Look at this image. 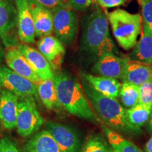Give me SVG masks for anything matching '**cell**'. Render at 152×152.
Instances as JSON below:
<instances>
[{"instance_id":"30","label":"cell","mask_w":152,"mask_h":152,"mask_svg":"<svg viewBox=\"0 0 152 152\" xmlns=\"http://www.w3.org/2000/svg\"><path fill=\"white\" fill-rule=\"evenodd\" d=\"M0 152H19L15 144L7 137L0 140Z\"/></svg>"},{"instance_id":"20","label":"cell","mask_w":152,"mask_h":152,"mask_svg":"<svg viewBox=\"0 0 152 152\" xmlns=\"http://www.w3.org/2000/svg\"><path fill=\"white\" fill-rule=\"evenodd\" d=\"M129 58L144 64H152V32L147 26L142 23L141 37Z\"/></svg>"},{"instance_id":"3","label":"cell","mask_w":152,"mask_h":152,"mask_svg":"<svg viewBox=\"0 0 152 152\" xmlns=\"http://www.w3.org/2000/svg\"><path fill=\"white\" fill-rule=\"evenodd\" d=\"M82 87L87 99L97 113L98 118L109 128L126 134L140 132V129L134 128L127 121L125 109L116 98L100 94L85 80L83 82Z\"/></svg>"},{"instance_id":"15","label":"cell","mask_w":152,"mask_h":152,"mask_svg":"<svg viewBox=\"0 0 152 152\" xmlns=\"http://www.w3.org/2000/svg\"><path fill=\"white\" fill-rule=\"evenodd\" d=\"M125 61V57H119L113 52H107L99 57L92 70L100 76L121 79Z\"/></svg>"},{"instance_id":"25","label":"cell","mask_w":152,"mask_h":152,"mask_svg":"<svg viewBox=\"0 0 152 152\" xmlns=\"http://www.w3.org/2000/svg\"><path fill=\"white\" fill-rule=\"evenodd\" d=\"M81 152H113L109 142L99 134H91L82 148Z\"/></svg>"},{"instance_id":"5","label":"cell","mask_w":152,"mask_h":152,"mask_svg":"<svg viewBox=\"0 0 152 152\" xmlns=\"http://www.w3.org/2000/svg\"><path fill=\"white\" fill-rule=\"evenodd\" d=\"M44 119L38 112L34 97L19 98L16 128L23 137L37 132L43 125Z\"/></svg>"},{"instance_id":"9","label":"cell","mask_w":152,"mask_h":152,"mask_svg":"<svg viewBox=\"0 0 152 152\" xmlns=\"http://www.w3.org/2000/svg\"><path fill=\"white\" fill-rule=\"evenodd\" d=\"M46 128L54 137L61 152H81L80 138L77 132L71 126L48 121Z\"/></svg>"},{"instance_id":"23","label":"cell","mask_w":152,"mask_h":152,"mask_svg":"<svg viewBox=\"0 0 152 152\" xmlns=\"http://www.w3.org/2000/svg\"><path fill=\"white\" fill-rule=\"evenodd\" d=\"M151 109L138 104L134 107L125 109V118L130 125L140 129L149 122Z\"/></svg>"},{"instance_id":"27","label":"cell","mask_w":152,"mask_h":152,"mask_svg":"<svg viewBox=\"0 0 152 152\" xmlns=\"http://www.w3.org/2000/svg\"><path fill=\"white\" fill-rule=\"evenodd\" d=\"M141 7L143 24L152 32V0H137Z\"/></svg>"},{"instance_id":"16","label":"cell","mask_w":152,"mask_h":152,"mask_svg":"<svg viewBox=\"0 0 152 152\" xmlns=\"http://www.w3.org/2000/svg\"><path fill=\"white\" fill-rule=\"evenodd\" d=\"M18 100L16 95L0 88V121L6 130L16 128Z\"/></svg>"},{"instance_id":"26","label":"cell","mask_w":152,"mask_h":152,"mask_svg":"<svg viewBox=\"0 0 152 152\" xmlns=\"http://www.w3.org/2000/svg\"><path fill=\"white\" fill-rule=\"evenodd\" d=\"M139 104L151 109L152 106V78L139 86Z\"/></svg>"},{"instance_id":"32","label":"cell","mask_w":152,"mask_h":152,"mask_svg":"<svg viewBox=\"0 0 152 152\" xmlns=\"http://www.w3.org/2000/svg\"><path fill=\"white\" fill-rule=\"evenodd\" d=\"M145 152H152V136L146 144Z\"/></svg>"},{"instance_id":"10","label":"cell","mask_w":152,"mask_h":152,"mask_svg":"<svg viewBox=\"0 0 152 152\" xmlns=\"http://www.w3.org/2000/svg\"><path fill=\"white\" fill-rule=\"evenodd\" d=\"M17 11V35L23 44L30 45L35 42L33 19L28 0H14Z\"/></svg>"},{"instance_id":"2","label":"cell","mask_w":152,"mask_h":152,"mask_svg":"<svg viewBox=\"0 0 152 152\" xmlns=\"http://www.w3.org/2000/svg\"><path fill=\"white\" fill-rule=\"evenodd\" d=\"M54 81L58 102L68 113L90 122H99L77 79L67 72L61 71L55 74Z\"/></svg>"},{"instance_id":"35","label":"cell","mask_w":152,"mask_h":152,"mask_svg":"<svg viewBox=\"0 0 152 152\" xmlns=\"http://www.w3.org/2000/svg\"><path fill=\"white\" fill-rule=\"evenodd\" d=\"M2 129H3L2 125H1V121H0V135H1V134H2Z\"/></svg>"},{"instance_id":"19","label":"cell","mask_w":152,"mask_h":152,"mask_svg":"<svg viewBox=\"0 0 152 152\" xmlns=\"http://www.w3.org/2000/svg\"><path fill=\"white\" fill-rule=\"evenodd\" d=\"M22 152H61L51 133L47 130L36 133L24 144Z\"/></svg>"},{"instance_id":"31","label":"cell","mask_w":152,"mask_h":152,"mask_svg":"<svg viewBox=\"0 0 152 152\" xmlns=\"http://www.w3.org/2000/svg\"><path fill=\"white\" fill-rule=\"evenodd\" d=\"M126 0H94V2L102 8H113L123 4Z\"/></svg>"},{"instance_id":"1","label":"cell","mask_w":152,"mask_h":152,"mask_svg":"<svg viewBox=\"0 0 152 152\" xmlns=\"http://www.w3.org/2000/svg\"><path fill=\"white\" fill-rule=\"evenodd\" d=\"M80 49L96 59L105 53H114L115 49V44L110 35L106 10H102L96 3L83 17Z\"/></svg>"},{"instance_id":"24","label":"cell","mask_w":152,"mask_h":152,"mask_svg":"<svg viewBox=\"0 0 152 152\" xmlns=\"http://www.w3.org/2000/svg\"><path fill=\"white\" fill-rule=\"evenodd\" d=\"M119 96L124 107L127 109L134 107L139 104V87L123 83L120 89Z\"/></svg>"},{"instance_id":"36","label":"cell","mask_w":152,"mask_h":152,"mask_svg":"<svg viewBox=\"0 0 152 152\" xmlns=\"http://www.w3.org/2000/svg\"><path fill=\"white\" fill-rule=\"evenodd\" d=\"M151 78H152V77H151Z\"/></svg>"},{"instance_id":"11","label":"cell","mask_w":152,"mask_h":152,"mask_svg":"<svg viewBox=\"0 0 152 152\" xmlns=\"http://www.w3.org/2000/svg\"><path fill=\"white\" fill-rule=\"evenodd\" d=\"M37 46L53 70L60 68L64 62L65 49L59 39L52 35L43 36L38 40Z\"/></svg>"},{"instance_id":"33","label":"cell","mask_w":152,"mask_h":152,"mask_svg":"<svg viewBox=\"0 0 152 152\" xmlns=\"http://www.w3.org/2000/svg\"><path fill=\"white\" fill-rule=\"evenodd\" d=\"M5 50L2 44L0 42V64H1V62L3 61V59L5 56Z\"/></svg>"},{"instance_id":"4","label":"cell","mask_w":152,"mask_h":152,"mask_svg":"<svg viewBox=\"0 0 152 152\" xmlns=\"http://www.w3.org/2000/svg\"><path fill=\"white\" fill-rule=\"evenodd\" d=\"M106 16L111 25L115 40L123 49L134 48L142 28V17L139 14H130L123 9L107 12Z\"/></svg>"},{"instance_id":"14","label":"cell","mask_w":152,"mask_h":152,"mask_svg":"<svg viewBox=\"0 0 152 152\" xmlns=\"http://www.w3.org/2000/svg\"><path fill=\"white\" fill-rule=\"evenodd\" d=\"M17 48L22 53L34 71L42 80H54V74L53 69L39 50L23 43L18 44Z\"/></svg>"},{"instance_id":"28","label":"cell","mask_w":152,"mask_h":152,"mask_svg":"<svg viewBox=\"0 0 152 152\" xmlns=\"http://www.w3.org/2000/svg\"><path fill=\"white\" fill-rule=\"evenodd\" d=\"M68 7L73 10L83 11L95 3L94 0H67Z\"/></svg>"},{"instance_id":"34","label":"cell","mask_w":152,"mask_h":152,"mask_svg":"<svg viewBox=\"0 0 152 152\" xmlns=\"http://www.w3.org/2000/svg\"><path fill=\"white\" fill-rule=\"evenodd\" d=\"M149 128L150 131H152V106L151 107V113H150V118L149 121Z\"/></svg>"},{"instance_id":"12","label":"cell","mask_w":152,"mask_h":152,"mask_svg":"<svg viewBox=\"0 0 152 152\" xmlns=\"http://www.w3.org/2000/svg\"><path fill=\"white\" fill-rule=\"evenodd\" d=\"M4 58L7 67L22 77L28 79L35 85L39 84L42 80L34 71L17 47L7 49Z\"/></svg>"},{"instance_id":"21","label":"cell","mask_w":152,"mask_h":152,"mask_svg":"<svg viewBox=\"0 0 152 152\" xmlns=\"http://www.w3.org/2000/svg\"><path fill=\"white\" fill-rule=\"evenodd\" d=\"M37 86V94L45 107L49 110L59 111L61 106L56 96V87L54 80H42Z\"/></svg>"},{"instance_id":"22","label":"cell","mask_w":152,"mask_h":152,"mask_svg":"<svg viewBox=\"0 0 152 152\" xmlns=\"http://www.w3.org/2000/svg\"><path fill=\"white\" fill-rule=\"evenodd\" d=\"M103 130L113 152H145L132 142L123 137L118 132L106 126H103Z\"/></svg>"},{"instance_id":"13","label":"cell","mask_w":152,"mask_h":152,"mask_svg":"<svg viewBox=\"0 0 152 152\" xmlns=\"http://www.w3.org/2000/svg\"><path fill=\"white\" fill-rule=\"evenodd\" d=\"M152 77V66L138 61L125 57L124 67L121 80L123 83H128L140 86Z\"/></svg>"},{"instance_id":"29","label":"cell","mask_w":152,"mask_h":152,"mask_svg":"<svg viewBox=\"0 0 152 152\" xmlns=\"http://www.w3.org/2000/svg\"><path fill=\"white\" fill-rule=\"evenodd\" d=\"M34 1L50 9L51 11L57 7L68 6L67 0H34Z\"/></svg>"},{"instance_id":"8","label":"cell","mask_w":152,"mask_h":152,"mask_svg":"<svg viewBox=\"0 0 152 152\" xmlns=\"http://www.w3.org/2000/svg\"><path fill=\"white\" fill-rule=\"evenodd\" d=\"M16 33L17 11L14 0H0V39L7 49L18 46Z\"/></svg>"},{"instance_id":"7","label":"cell","mask_w":152,"mask_h":152,"mask_svg":"<svg viewBox=\"0 0 152 152\" xmlns=\"http://www.w3.org/2000/svg\"><path fill=\"white\" fill-rule=\"evenodd\" d=\"M0 88L11 92L18 98L38 97L37 85L2 64H0Z\"/></svg>"},{"instance_id":"17","label":"cell","mask_w":152,"mask_h":152,"mask_svg":"<svg viewBox=\"0 0 152 152\" xmlns=\"http://www.w3.org/2000/svg\"><path fill=\"white\" fill-rule=\"evenodd\" d=\"M33 19L35 36L42 37L53 33V17L50 9L43 7L34 0H28Z\"/></svg>"},{"instance_id":"6","label":"cell","mask_w":152,"mask_h":152,"mask_svg":"<svg viewBox=\"0 0 152 152\" xmlns=\"http://www.w3.org/2000/svg\"><path fill=\"white\" fill-rule=\"evenodd\" d=\"M53 32L63 44L68 45L74 40L78 29L77 17L68 6L59 7L52 10Z\"/></svg>"},{"instance_id":"18","label":"cell","mask_w":152,"mask_h":152,"mask_svg":"<svg viewBox=\"0 0 152 152\" xmlns=\"http://www.w3.org/2000/svg\"><path fill=\"white\" fill-rule=\"evenodd\" d=\"M81 75L83 80L100 94L113 98H117L119 96L121 84L117 79L87 73H82Z\"/></svg>"}]
</instances>
